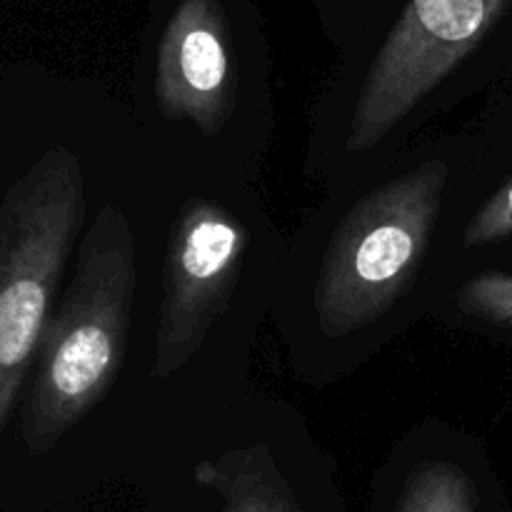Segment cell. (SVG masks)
Instances as JSON below:
<instances>
[{"mask_svg": "<svg viewBox=\"0 0 512 512\" xmlns=\"http://www.w3.org/2000/svg\"><path fill=\"white\" fill-rule=\"evenodd\" d=\"M138 288L130 220L105 205L78 245V265L40 340L20 415V438L45 455L108 395L128 345Z\"/></svg>", "mask_w": 512, "mask_h": 512, "instance_id": "cell-1", "label": "cell"}, {"mask_svg": "<svg viewBox=\"0 0 512 512\" xmlns=\"http://www.w3.org/2000/svg\"><path fill=\"white\" fill-rule=\"evenodd\" d=\"M80 155L45 150L0 200V438L33 370L85 220Z\"/></svg>", "mask_w": 512, "mask_h": 512, "instance_id": "cell-2", "label": "cell"}, {"mask_svg": "<svg viewBox=\"0 0 512 512\" xmlns=\"http://www.w3.org/2000/svg\"><path fill=\"white\" fill-rule=\"evenodd\" d=\"M445 185L448 165L428 160L350 210L315 288L325 333L348 335L375 323L413 283L438 223Z\"/></svg>", "mask_w": 512, "mask_h": 512, "instance_id": "cell-3", "label": "cell"}, {"mask_svg": "<svg viewBox=\"0 0 512 512\" xmlns=\"http://www.w3.org/2000/svg\"><path fill=\"white\" fill-rule=\"evenodd\" d=\"M248 233L213 200H195L175 220L165 258V290L153 378H170L203 348L238 283Z\"/></svg>", "mask_w": 512, "mask_h": 512, "instance_id": "cell-4", "label": "cell"}, {"mask_svg": "<svg viewBox=\"0 0 512 512\" xmlns=\"http://www.w3.org/2000/svg\"><path fill=\"white\" fill-rule=\"evenodd\" d=\"M490 0H413L375 60L350 125L353 153L373 148L455 68L488 28Z\"/></svg>", "mask_w": 512, "mask_h": 512, "instance_id": "cell-5", "label": "cell"}, {"mask_svg": "<svg viewBox=\"0 0 512 512\" xmlns=\"http://www.w3.org/2000/svg\"><path fill=\"white\" fill-rule=\"evenodd\" d=\"M158 100L173 120H190L205 135L225 128L233 113V75L218 25L190 8L175 20L158 68Z\"/></svg>", "mask_w": 512, "mask_h": 512, "instance_id": "cell-6", "label": "cell"}, {"mask_svg": "<svg viewBox=\"0 0 512 512\" xmlns=\"http://www.w3.org/2000/svg\"><path fill=\"white\" fill-rule=\"evenodd\" d=\"M198 478L220 490V512H300L288 483L265 448L225 455L210 468V475L198 470Z\"/></svg>", "mask_w": 512, "mask_h": 512, "instance_id": "cell-7", "label": "cell"}, {"mask_svg": "<svg viewBox=\"0 0 512 512\" xmlns=\"http://www.w3.org/2000/svg\"><path fill=\"white\" fill-rule=\"evenodd\" d=\"M478 495L465 470L453 463H428L408 480L395 512H475Z\"/></svg>", "mask_w": 512, "mask_h": 512, "instance_id": "cell-8", "label": "cell"}, {"mask_svg": "<svg viewBox=\"0 0 512 512\" xmlns=\"http://www.w3.org/2000/svg\"><path fill=\"white\" fill-rule=\"evenodd\" d=\"M460 308L483 323L512 328V273H480L458 293Z\"/></svg>", "mask_w": 512, "mask_h": 512, "instance_id": "cell-9", "label": "cell"}, {"mask_svg": "<svg viewBox=\"0 0 512 512\" xmlns=\"http://www.w3.org/2000/svg\"><path fill=\"white\" fill-rule=\"evenodd\" d=\"M505 238H512V180L475 213L468 230H465L468 248L498 243Z\"/></svg>", "mask_w": 512, "mask_h": 512, "instance_id": "cell-10", "label": "cell"}]
</instances>
